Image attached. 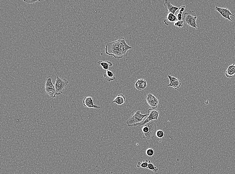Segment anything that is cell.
I'll return each instance as SVG.
<instances>
[{"instance_id":"cell-18","label":"cell","mask_w":235,"mask_h":174,"mask_svg":"<svg viewBox=\"0 0 235 174\" xmlns=\"http://www.w3.org/2000/svg\"><path fill=\"white\" fill-rule=\"evenodd\" d=\"M147 168L149 169V170H152L155 173L157 172L159 170V169L157 168L156 166L154 165L152 163L150 160L148 161V165Z\"/></svg>"},{"instance_id":"cell-17","label":"cell","mask_w":235,"mask_h":174,"mask_svg":"<svg viewBox=\"0 0 235 174\" xmlns=\"http://www.w3.org/2000/svg\"><path fill=\"white\" fill-rule=\"evenodd\" d=\"M98 64L99 65H101L104 70H108L109 68L111 67L113 65V64L109 61H98Z\"/></svg>"},{"instance_id":"cell-8","label":"cell","mask_w":235,"mask_h":174,"mask_svg":"<svg viewBox=\"0 0 235 174\" xmlns=\"http://www.w3.org/2000/svg\"><path fill=\"white\" fill-rule=\"evenodd\" d=\"M147 102L153 108H156L158 106L159 101L157 97L149 93L146 97Z\"/></svg>"},{"instance_id":"cell-16","label":"cell","mask_w":235,"mask_h":174,"mask_svg":"<svg viewBox=\"0 0 235 174\" xmlns=\"http://www.w3.org/2000/svg\"><path fill=\"white\" fill-rule=\"evenodd\" d=\"M235 74V66L233 64L229 66L226 71L225 74L228 78H231Z\"/></svg>"},{"instance_id":"cell-11","label":"cell","mask_w":235,"mask_h":174,"mask_svg":"<svg viewBox=\"0 0 235 174\" xmlns=\"http://www.w3.org/2000/svg\"><path fill=\"white\" fill-rule=\"evenodd\" d=\"M164 6L166 11H167L169 13L175 14L176 13V11L179 9V8L173 6L171 4L170 2L167 0H166L165 1L164 3Z\"/></svg>"},{"instance_id":"cell-9","label":"cell","mask_w":235,"mask_h":174,"mask_svg":"<svg viewBox=\"0 0 235 174\" xmlns=\"http://www.w3.org/2000/svg\"><path fill=\"white\" fill-rule=\"evenodd\" d=\"M168 77L170 80V84L167 85L174 88L175 90H177L180 88L182 85L181 81L177 78L168 75Z\"/></svg>"},{"instance_id":"cell-25","label":"cell","mask_w":235,"mask_h":174,"mask_svg":"<svg viewBox=\"0 0 235 174\" xmlns=\"http://www.w3.org/2000/svg\"><path fill=\"white\" fill-rule=\"evenodd\" d=\"M182 14L179 13V12L178 13H176V17H177V21H180L182 20Z\"/></svg>"},{"instance_id":"cell-12","label":"cell","mask_w":235,"mask_h":174,"mask_svg":"<svg viewBox=\"0 0 235 174\" xmlns=\"http://www.w3.org/2000/svg\"><path fill=\"white\" fill-rule=\"evenodd\" d=\"M177 21V17L175 14L172 13H168L166 16L164 22L166 25L167 26L172 25L174 24L176 21Z\"/></svg>"},{"instance_id":"cell-22","label":"cell","mask_w":235,"mask_h":174,"mask_svg":"<svg viewBox=\"0 0 235 174\" xmlns=\"http://www.w3.org/2000/svg\"><path fill=\"white\" fill-rule=\"evenodd\" d=\"M184 22L183 20L176 21L174 24V25L178 26L179 28H182L183 26Z\"/></svg>"},{"instance_id":"cell-4","label":"cell","mask_w":235,"mask_h":174,"mask_svg":"<svg viewBox=\"0 0 235 174\" xmlns=\"http://www.w3.org/2000/svg\"><path fill=\"white\" fill-rule=\"evenodd\" d=\"M197 18V17L195 12L193 11H190L184 14L182 20L184 22L187 24L188 26L198 30L196 23Z\"/></svg>"},{"instance_id":"cell-13","label":"cell","mask_w":235,"mask_h":174,"mask_svg":"<svg viewBox=\"0 0 235 174\" xmlns=\"http://www.w3.org/2000/svg\"><path fill=\"white\" fill-rule=\"evenodd\" d=\"M146 81L144 79H141L137 81L135 84V87L137 90H143L146 89L147 87Z\"/></svg>"},{"instance_id":"cell-15","label":"cell","mask_w":235,"mask_h":174,"mask_svg":"<svg viewBox=\"0 0 235 174\" xmlns=\"http://www.w3.org/2000/svg\"><path fill=\"white\" fill-rule=\"evenodd\" d=\"M126 97L123 94H119L115 99L113 103H116L117 105H121L125 103L126 101Z\"/></svg>"},{"instance_id":"cell-24","label":"cell","mask_w":235,"mask_h":174,"mask_svg":"<svg viewBox=\"0 0 235 174\" xmlns=\"http://www.w3.org/2000/svg\"><path fill=\"white\" fill-rule=\"evenodd\" d=\"M23 1L28 4H33L36 3V2L40 1H39V0H36V1H35V0H33V1H31V0H26V1H24V0Z\"/></svg>"},{"instance_id":"cell-3","label":"cell","mask_w":235,"mask_h":174,"mask_svg":"<svg viewBox=\"0 0 235 174\" xmlns=\"http://www.w3.org/2000/svg\"><path fill=\"white\" fill-rule=\"evenodd\" d=\"M148 116V114L143 115L141 113L140 111H137L132 115L127 122V124L129 127L139 126L143 122L145 117Z\"/></svg>"},{"instance_id":"cell-27","label":"cell","mask_w":235,"mask_h":174,"mask_svg":"<svg viewBox=\"0 0 235 174\" xmlns=\"http://www.w3.org/2000/svg\"><path fill=\"white\" fill-rule=\"evenodd\" d=\"M225 13L226 14H229L230 16H235V15L234 14H232L231 13V12L228 9L225 8Z\"/></svg>"},{"instance_id":"cell-26","label":"cell","mask_w":235,"mask_h":174,"mask_svg":"<svg viewBox=\"0 0 235 174\" xmlns=\"http://www.w3.org/2000/svg\"><path fill=\"white\" fill-rule=\"evenodd\" d=\"M186 7L185 6H182L179 8V13L183 14V12L185 10Z\"/></svg>"},{"instance_id":"cell-21","label":"cell","mask_w":235,"mask_h":174,"mask_svg":"<svg viewBox=\"0 0 235 174\" xmlns=\"http://www.w3.org/2000/svg\"><path fill=\"white\" fill-rule=\"evenodd\" d=\"M146 153L147 155L151 157L153 156L154 154V151L152 148H149L146 151Z\"/></svg>"},{"instance_id":"cell-14","label":"cell","mask_w":235,"mask_h":174,"mask_svg":"<svg viewBox=\"0 0 235 174\" xmlns=\"http://www.w3.org/2000/svg\"><path fill=\"white\" fill-rule=\"evenodd\" d=\"M103 76L105 79L108 82H111L116 79L113 73L111 70H107L106 73H105Z\"/></svg>"},{"instance_id":"cell-5","label":"cell","mask_w":235,"mask_h":174,"mask_svg":"<svg viewBox=\"0 0 235 174\" xmlns=\"http://www.w3.org/2000/svg\"><path fill=\"white\" fill-rule=\"evenodd\" d=\"M68 83L69 82L67 80L61 78L57 76L55 84L57 95H60L63 94Z\"/></svg>"},{"instance_id":"cell-1","label":"cell","mask_w":235,"mask_h":174,"mask_svg":"<svg viewBox=\"0 0 235 174\" xmlns=\"http://www.w3.org/2000/svg\"><path fill=\"white\" fill-rule=\"evenodd\" d=\"M132 48L131 47L127 44L125 39L121 37L116 41L107 43L105 47V53L117 59H120L126 57L129 50Z\"/></svg>"},{"instance_id":"cell-19","label":"cell","mask_w":235,"mask_h":174,"mask_svg":"<svg viewBox=\"0 0 235 174\" xmlns=\"http://www.w3.org/2000/svg\"><path fill=\"white\" fill-rule=\"evenodd\" d=\"M148 164V160H144L142 163L138 162L137 165V167L139 168H147V167Z\"/></svg>"},{"instance_id":"cell-7","label":"cell","mask_w":235,"mask_h":174,"mask_svg":"<svg viewBox=\"0 0 235 174\" xmlns=\"http://www.w3.org/2000/svg\"><path fill=\"white\" fill-rule=\"evenodd\" d=\"M147 112L148 114V117H147L145 121L140 124L139 126L142 125L154 120H158L160 114V112L156 108L150 109L148 110Z\"/></svg>"},{"instance_id":"cell-10","label":"cell","mask_w":235,"mask_h":174,"mask_svg":"<svg viewBox=\"0 0 235 174\" xmlns=\"http://www.w3.org/2000/svg\"><path fill=\"white\" fill-rule=\"evenodd\" d=\"M83 103L85 107L97 109H100V107L94 104L93 100L91 97H85L83 100Z\"/></svg>"},{"instance_id":"cell-6","label":"cell","mask_w":235,"mask_h":174,"mask_svg":"<svg viewBox=\"0 0 235 174\" xmlns=\"http://www.w3.org/2000/svg\"><path fill=\"white\" fill-rule=\"evenodd\" d=\"M52 77L49 76L46 78L45 84L46 91L50 97L55 98L57 95L55 85H54L52 82Z\"/></svg>"},{"instance_id":"cell-2","label":"cell","mask_w":235,"mask_h":174,"mask_svg":"<svg viewBox=\"0 0 235 174\" xmlns=\"http://www.w3.org/2000/svg\"><path fill=\"white\" fill-rule=\"evenodd\" d=\"M140 127L143 138L146 140L153 139L155 137L157 131V126L153 121H151Z\"/></svg>"},{"instance_id":"cell-23","label":"cell","mask_w":235,"mask_h":174,"mask_svg":"<svg viewBox=\"0 0 235 174\" xmlns=\"http://www.w3.org/2000/svg\"><path fill=\"white\" fill-rule=\"evenodd\" d=\"M215 10L218 11L221 14L223 13H225V8H219L217 6H216L215 7Z\"/></svg>"},{"instance_id":"cell-20","label":"cell","mask_w":235,"mask_h":174,"mask_svg":"<svg viewBox=\"0 0 235 174\" xmlns=\"http://www.w3.org/2000/svg\"><path fill=\"white\" fill-rule=\"evenodd\" d=\"M155 135L157 138H162L164 135V133L162 130H158L156 131Z\"/></svg>"}]
</instances>
